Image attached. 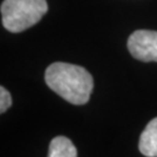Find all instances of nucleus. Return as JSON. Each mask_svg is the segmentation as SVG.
Masks as SVG:
<instances>
[{
	"label": "nucleus",
	"mask_w": 157,
	"mask_h": 157,
	"mask_svg": "<svg viewBox=\"0 0 157 157\" xmlns=\"http://www.w3.org/2000/svg\"><path fill=\"white\" fill-rule=\"evenodd\" d=\"M139 149L147 157H157V118L147 124L141 134Z\"/></svg>",
	"instance_id": "nucleus-4"
},
{
	"label": "nucleus",
	"mask_w": 157,
	"mask_h": 157,
	"mask_svg": "<svg viewBox=\"0 0 157 157\" xmlns=\"http://www.w3.org/2000/svg\"><path fill=\"white\" fill-rule=\"evenodd\" d=\"M127 47L130 55L142 62H157V32L140 29L129 36Z\"/></svg>",
	"instance_id": "nucleus-3"
},
{
	"label": "nucleus",
	"mask_w": 157,
	"mask_h": 157,
	"mask_svg": "<svg viewBox=\"0 0 157 157\" xmlns=\"http://www.w3.org/2000/svg\"><path fill=\"white\" fill-rule=\"evenodd\" d=\"M12 105L11 93L4 86L0 87V113H5Z\"/></svg>",
	"instance_id": "nucleus-6"
},
{
	"label": "nucleus",
	"mask_w": 157,
	"mask_h": 157,
	"mask_svg": "<svg viewBox=\"0 0 157 157\" xmlns=\"http://www.w3.org/2000/svg\"><path fill=\"white\" fill-rule=\"evenodd\" d=\"M48 11L47 0H4L1 21L8 32L20 33L34 26Z\"/></svg>",
	"instance_id": "nucleus-2"
},
{
	"label": "nucleus",
	"mask_w": 157,
	"mask_h": 157,
	"mask_svg": "<svg viewBox=\"0 0 157 157\" xmlns=\"http://www.w3.org/2000/svg\"><path fill=\"white\" fill-rule=\"evenodd\" d=\"M47 85L59 97L73 105H84L90 100L93 90V78L83 67L56 62L47 67Z\"/></svg>",
	"instance_id": "nucleus-1"
},
{
	"label": "nucleus",
	"mask_w": 157,
	"mask_h": 157,
	"mask_svg": "<svg viewBox=\"0 0 157 157\" xmlns=\"http://www.w3.org/2000/svg\"><path fill=\"white\" fill-rule=\"evenodd\" d=\"M48 157H77V149L65 136H56L49 144Z\"/></svg>",
	"instance_id": "nucleus-5"
}]
</instances>
